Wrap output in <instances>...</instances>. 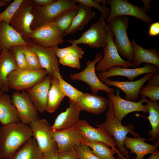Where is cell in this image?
I'll return each mask as SVG.
<instances>
[{
    "label": "cell",
    "mask_w": 159,
    "mask_h": 159,
    "mask_svg": "<svg viewBox=\"0 0 159 159\" xmlns=\"http://www.w3.org/2000/svg\"><path fill=\"white\" fill-rule=\"evenodd\" d=\"M0 158L10 159L32 136L29 125L21 122L2 125L0 127Z\"/></svg>",
    "instance_id": "cell-1"
},
{
    "label": "cell",
    "mask_w": 159,
    "mask_h": 159,
    "mask_svg": "<svg viewBox=\"0 0 159 159\" xmlns=\"http://www.w3.org/2000/svg\"><path fill=\"white\" fill-rule=\"evenodd\" d=\"M108 109L106 112V119L102 123L96 125L97 128L105 130L108 132L112 136L116 143L117 147L121 155L130 158L129 150L124 146V141L129 133H130L135 137H140L139 134L134 130V127L129 124L125 126L115 117L114 114L113 106L111 100L109 98Z\"/></svg>",
    "instance_id": "cell-2"
},
{
    "label": "cell",
    "mask_w": 159,
    "mask_h": 159,
    "mask_svg": "<svg viewBox=\"0 0 159 159\" xmlns=\"http://www.w3.org/2000/svg\"><path fill=\"white\" fill-rule=\"evenodd\" d=\"M129 21L127 16H119L115 17L107 24L113 32L114 42L118 53L130 61H132L134 54L127 33Z\"/></svg>",
    "instance_id": "cell-3"
},
{
    "label": "cell",
    "mask_w": 159,
    "mask_h": 159,
    "mask_svg": "<svg viewBox=\"0 0 159 159\" xmlns=\"http://www.w3.org/2000/svg\"><path fill=\"white\" fill-rule=\"evenodd\" d=\"M76 0H58L46 6L34 4V19L30 26L32 30L47 23L52 22L54 19L63 11L78 7Z\"/></svg>",
    "instance_id": "cell-4"
},
{
    "label": "cell",
    "mask_w": 159,
    "mask_h": 159,
    "mask_svg": "<svg viewBox=\"0 0 159 159\" xmlns=\"http://www.w3.org/2000/svg\"><path fill=\"white\" fill-rule=\"evenodd\" d=\"M34 6L33 0H24L9 23L27 43L33 32L30 26L34 19Z\"/></svg>",
    "instance_id": "cell-5"
},
{
    "label": "cell",
    "mask_w": 159,
    "mask_h": 159,
    "mask_svg": "<svg viewBox=\"0 0 159 159\" xmlns=\"http://www.w3.org/2000/svg\"><path fill=\"white\" fill-rule=\"evenodd\" d=\"M47 74L45 69L34 71L19 69L9 73L7 80L9 87L17 91H26L41 82Z\"/></svg>",
    "instance_id": "cell-6"
},
{
    "label": "cell",
    "mask_w": 159,
    "mask_h": 159,
    "mask_svg": "<svg viewBox=\"0 0 159 159\" xmlns=\"http://www.w3.org/2000/svg\"><path fill=\"white\" fill-rule=\"evenodd\" d=\"M102 58L100 52H97L95 55L93 61L89 60L86 62V67L82 71L74 73L70 75V78L73 80H78L84 82L90 87L94 94H97L100 90L105 91L107 94H114L115 90L106 85L102 82L98 78L95 72L96 64Z\"/></svg>",
    "instance_id": "cell-7"
},
{
    "label": "cell",
    "mask_w": 159,
    "mask_h": 159,
    "mask_svg": "<svg viewBox=\"0 0 159 159\" xmlns=\"http://www.w3.org/2000/svg\"><path fill=\"white\" fill-rule=\"evenodd\" d=\"M109 27L107 24L100 17L96 22L82 33L81 37L76 39L65 41L72 44H85L91 48L102 47L106 44Z\"/></svg>",
    "instance_id": "cell-8"
},
{
    "label": "cell",
    "mask_w": 159,
    "mask_h": 159,
    "mask_svg": "<svg viewBox=\"0 0 159 159\" xmlns=\"http://www.w3.org/2000/svg\"><path fill=\"white\" fill-rule=\"evenodd\" d=\"M113 38V32L109 27L106 44L103 49L104 56L95 67V70L100 73L105 72L110 68L115 66L125 68L130 67H135L132 62L125 61L120 57L114 44Z\"/></svg>",
    "instance_id": "cell-9"
},
{
    "label": "cell",
    "mask_w": 159,
    "mask_h": 159,
    "mask_svg": "<svg viewBox=\"0 0 159 159\" xmlns=\"http://www.w3.org/2000/svg\"><path fill=\"white\" fill-rule=\"evenodd\" d=\"M106 3L110 7L107 24L115 17L121 16H132L147 24L153 23L150 16L143 8L132 4L127 0H106Z\"/></svg>",
    "instance_id": "cell-10"
},
{
    "label": "cell",
    "mask_w": 159,
    "mask_h": 159,
    "mask_svg": "<svg viewBox=\"0 0 159 159\" xmlns=\"http://www.w3.org/2000/svg\"><path fill=\"white\" fill-rule=\"evenodd\" d=\"M76 125L83 137V141L105 143L116 152L119 158L130 159L122 156L115 148V147L117 146L116 143L112 135L107 130L93 127L85 120H80L77 122Z\"/></svg>",
    "instance_id": "cell-11"
},
{
    "label": "cell",
    "mask_w": 159,
    "mask_h": 159,
    "mask_svg": "<svg viewBox=\"0 0 159 159\" xmlns=\"http://www.w3.org/2000/svg\"><path fill=\"white\" fill-rule=\"evenodd\" d=\"M62 34L52 22L47 23L33 30L31 40L44 47H58L65 42Z\"/></svg>",
    "instance_id": "cell-12"
},
{
    "label": "cell",
    "mask_w": 159,
    "mask_h": 159,
    "mask_svg": "<svg viewBox=\"0 0 159 159\" xmlns=\"http://www.w3.org/2000/svg\"><path fill=\"white\" fill-rule=\"evenodd\" d=\"M12 104L15 107L21 122L29 125L38 118L37 111L27 92L13 93L11 96Z\"/></svg>",
    "instance_id": "cell-13"
},
{
    "label": "cell",
    "mask_w": 159,
    "mask_h": 159,
    "mask_svg": "<svg viewBox=\"0 0 159 159\" xmlns=\"http://www.w3.org/2000/svg\"><path fill=\"white\" fill-rule=\"evenodd\" d=\"M29 125L32 129L33 138L42 153L57 149V144L51 135V126L47 121L38 117Z\"/></svg>",
    "instance_id": "cell-14"
},
{
    "label": "cell",
    "mask_w": 159,
    "mask_h": 159,
    "mask_svg": "<svg viewBox=\"0 0 159 159\" xmlns=\"http://www.w3.org/2000/svg\"><path fill=\"white\" fill-rule=\"evenodd\" d=\"M28 43L37 54L43 68L51 77L55 76V73L60 74L59 62L56 54L58 47H44L30 40Z\"/></svg>",
    "instance_id": "cell-15"
},
{
    "label": "cell",
    "mask_w": 159,
    "mask_h": 159,
    "mask_svg": "<svg viewBox=\"0 0 159 159\" xmlns=\"http://www.w3.org/2000/svg\"><path fill=\"white\" fill-rule=\"evenodd\" d=\"M51 134L57 144L58 153L74 148L84 140L82 135L76 125L66 130L52 131Z\"/></svg>",
    "instance_id": "cell-16"
},
{
    "label": "cell",
    "mask_w": 159,
    "mask_h": 159,
    "mask_svg": "<svg viewBox=\"0 0 159 159\" xmlns=\"http://www.w3.org/2000/svg\"><path fill=\"white\" fill-rule=\"evenodd\" d=\"M116 94H108L107 96L112 101L114 114L116 118L121 122L123 118L129 113L134 112L141 111L148 113L147 105H143V102L140 100L135 102L122 98L120 96V90L117 89Z\"/></svg>",
    "instance_id": "cell-17"
},
{
    "label": "cell",
    "mask_w": 159,
    "mask_h": 159,
    "mask_svg": "<svg viewBox=\"0 0 159 159\" xmlns=\"http://www.w3.org/2000/svg\"><path fill=\"white\" fill-rule=\"evenodd\" d=\"M159 69L154 65L146 64L144 67L133 69L124 68L119 66L112 67L106 72H97L98 79L102 82L109 77L115 76H121L127 77L130 81H132L136 77L143 74H155L159 72Z\"/></svg>",
    "instance_id": "cell-18"
},
{
    "label": "cell",
    "mask_w": 159,
    "mask_h": 159,
    "mask_svg": "<svg viewBox=\"0 0 159 159\" xmlns=\"http://www.w3.org/2000/svg\"><path fill=\"white\" fill-rule=\"evenodd\" d=\"M153 74L152 73H147L142 78L134 81H112L107 78L102 82L108 87L113 86L120 89L125 94V100L135 102L139 98L141 88Z\"/></svg>",
    "instance_id": "cell-19"
},
{
    "label": "cell",
    "mask_w": 159,
    "mask_h": 159,
    "mask_svg": "<svg viewBox=\"0 0 159 159\" xmlns=\"http://www.w3.org/2000/svg\"><path fill=\"white\" fill-rule=\"evenodd\" d=\"M51 77L48 75L41 82L26 90L34 106L40 112L46 111Z\"/></svg>",
    "instance_id": "cell-20"
},
{
    "label": "cell",
    "mask_w": 159,
    "mask_h": 159,
    "mask_svg": "<svg viewBox=\"0 0 159 159\" xmlns=\"http://www.w3.org/2000/svg\"><path fill=\"white\" fill-rule=\"evenodd\" d=\"M68 102L69 107L58 115L54 124L51 126L52 131H60L70 128L75 126L80 120L81 110L75 102L69 99Z\"/></svg>",
    "instance_id": "cell-21"
},
{
    "label": "cell",
    "mask_w": 159,
    "mask_h": 159,
    "mask_svg": "<svg viewBox=\"0 0 159 159\" xmlns=\"http://www.w3.org/2000/svg\"><path fill=\"white\" fill-rule=\"evenodd\" d=\"M75 103L81 110L98 114L103 113L107 108L108 100L93 94L82 93Z\"/></svg>",
    "instance_id": "cell-22"
},
{
    "label": "cell",
    "mask_w": 159,
    "mask_h": 159,
    "mask_svg": "<svg viewBox=\"0 0 159 159\" xmlns=\"http://www.w3.org/2000/svg\"><path fill=\"white\" fill-rule=\"evenodd\" d=\"M28 44L9 24L0 22V54L4 48L9 50L13 46Z\"/></svg>",
    "instance_id": "cell-23"
},
{
    "label": "cell",
    "mask_w": 159,
    "mask_h": 159,
    "mask_svg": "<svg viewBox=\"0 0 159 159\" xmlns=\"http://www.w3.org/2000/svg\"><path fill=\"white\" fill-rule=\"evenodd\" d=\"M134 56L132 63L135 67L143 63L154 65L159 68V53L155 48L146 49L141 47L132 39L131 40Z\"/></svg>",
    "instance_id": "cell-24"
},
{
    "label": "cell",
    "mask_w": 159,
    "mask_h": 159,
    "mask_svg": "<svg viewBox=\"0 0 159 159\" xmlns=\"http://www.w3.org/2000/svg\"><path fill=\"white\" fill-rule=\"evenodd\" d=\"M19 69L10 51L4 48L0 55V88L8 92L9 87L7 77L11 72Z\"/></svg>",
    "instance_id": "cell-25"
},
{
    "label": "cell",
    "mask_w": 159,
    "mask_h": 159,
    "mask_svg": "<svg viewBox=\"0 0 159 159\" xmlns=\"http://www.w3.org/2000/svg\"><path fill=\"white\" fill-rule=\"evenodd\" d=\"M146 140V139L143 137L132 138L126 136L123 144L125 146L126 149L130 150L131 153L136 154V157L133 159H143L145 155L153 153L159 147L145 143Z\"/></svg>",
    "instance_id": "cell-26"
},
{
    "label": "cell",
    "mask_w": 159,
    "mask_h": 159,
    "mask_svg": "<svg viewBox=\"0 0 159 159\" xmlns=\"http://www.w3.org/2000/svg\"><path fill=\"white\" fill-rule=\"evenodd\" d=\"M140 100L147 103L149 116L146 117L149 120L152 127L148 133L151 137L146 140L155 142L159 145V103L158 101H152L148 100L146 97L141 96Z\"/></svg>",
    "instance_id": "cell-27"
},
{
    "label": "cell",
    "mask_w": 159,
    "mask_h": 159,
    "mask_svg": "<svg viewBox=\"0 0 159 159\" xmlns=\"http://www.w3.org/2000/svg\"><path fill=\"white\" fill-rule=\"evenodd\" d=\"M79 9L74 18L69 28L63 35V37L68 34H73L83 29L85 26L95 16V13L92 7L79 3Z\"/></svg>",
    "instance_id": "cell-28"
},
{
    "label": "cell",
    "mask_w": 159,
    "mask_h": 159,
    "mask_svg": "<svg viewBox=\"0 0 159 159\" xmlns=\"http://www.w3.org/2000/svg\"><path fill=\"white\" fill-rule=\"evenodd\" d=\"M20 122L16 109L9 95H0V122L2 124Z\"/></svg>",
    "instance_id": "cell-29"
},
{
    "label": "cell",
    "mask_w": 159,
    "mask_h": 159,
    "mask_svg": "<svg viewBox=\"0 0 159 159\" xmlns=\"http://www.w3.org/2000/svg\"><path fill=\"white\" fill-rule=\"evenodd\" d=\"M51 85L48 95L46 111L52 113L59 107L65 96L61 87L59 80L55 76L51 77Z\"/></svg>",
    "instance_id": "cell-30"
},
{
    "label": "cell",
    "mask_w": 159,
    "mask_h": 159,
    "mask_svg": "<svg viewBox=\"0 0 159 159\" xmlns=\"http://www.w3.org/2000/svg\"><path fill=\"white\" fill-rule=\"evenodd\" d=\"M42 155L36 141L32 137L10 159H41Z\"/></svg>",
    "instance_id": "cell-31"
},
{
    "label": "cell",
    "mask_w": 159,
    "mask_h": 159,
    "mask_svg": "<svg viewBox=\"0 0 159 159\" xmlns=\"http://www.w3.org/2000/svg\"><path fill=\"white\" fill-rule=\"evenodd\" d=\"M79 9V6L67 10L58 15L53 21L63 35L70 26Z\"/></svg>",
    "instance_id": "cell-32"
},
{
    "label": "cell",
    "mask_w": 159,
    "mask_h": 159,
    "mask_svg": "<svg viewBox=\"0 0 159 159\" xmlns=\"http://www.w3.org/2000/svg\"><path fill=\"white\" fill-rule=\"evenodd\" d=\"M82 143L91 149L92 153L100 159H118L114 156L116 152L107 144L100 142H92L83 141Z\"/></svg>",
    "instance_id": "cell-33"
},
{
    "label": "cell",
    "mask_w": 159,
    "mask_h": 159,
    "mask_svg": "<svg viewBox=\"0 0 159 159\" xmlns=\"http://www.w3.org/2000/svg\"><path fill=\"white\" fill-rule=\"evenodd\" d=\"M26 64V69L31 70L44 69L41 66L37 54L28 43L22 46Z\"/></svg>",
    "instance_id": "cell-34"
},
{
    "label": "cell",
    "mask_w": 159,
    "mask_h": 159,
    "mask_svg": "<svg viewBox=\"0 0 159 159\" xmlns=\"http://www.w3.org/2000/svg\"><path fill=\"white\" fill-rule=\"evenodd\" d=\"M55 75L59 80L61 87L65 96L68 97L72 101L76 102L78 97L82 92L65 81L60 74L56 73Z\"/></svg>",
    "instance_id": "cell-35"
},
{
    "label": "cell",
    "mask_w": 159,
    "mask_h": 159,
    "mask_svg": "<svg viewBox=\"0 0 159 159\" xmlns=\"http://www.w3.org/2000/svg\"><path fill=\"white\" fill-rule=\"evenodd\" d=\"M24 0H14L6 9L0 13V22L4 21L9 24L15 13Z\"/></svg>",
    "instance_id": "cell-36"
},
{
    "label": "cell",
    "mask_w": 159,
    "mask_h": 159,
    "mask_svg": "<svg viewBox=\"0 0 159 159\" xmlns=\"http://www.w3.org/2000/svg\"><path fill=\"white\" fill-rule=\"evenodd\" d=\"M84 53L82 48L78 46L76 44H72L71 46L64 48L57 47L56 52L57 57L59 59L70 54H73L80 59L82 58Z\"/></svg>",
    "instance_id": "cell-37"
},
{
    "label": "cell",
    "mask_w": 159,
    "mask_h": 159,
    "mask_svg": "<svg viewBox=\"0 0 159 159\" xmlns=\"http://www.w3.org/2000/svg\"><path fill=\"white\" fill-rule=\"evenodd\" d=\"M9 50L11 52L19 68L21 69H26V62L23 51L22 45L13 46Z\"/></svg>",
    "instance_id": "cell-38"
},
{
    "label": "cell",
    "mask_w": 159,
    "mask_h": 159,
    "mask_svg": "<svg viewBox=\"0 0 159 159\" xmlns=\"http://www.w3.org/2000/svg\"><path fill=\"white\" fill-rule=\"evenodd\" d=\"M141 96L148 97L152 101L159 100V86H153L147 85L142 87L139 92Z\"/></svg>",
    "instance_id": "cell-39"
},
{
    "label": "cell",
    "mask_w": 159,
    "mask_h": 159,
    "mask_svg": "<svg viewBox=\"0 0 159 159\" xmlns=\"http://www.w3.org/2000/svg\"><path fill=\"white\" fill-rule=\"evenodd\" d=\"M77 2L95 8L100 13V17L105 21L110 14V9L101 6L96 0H76Z\"/></svg>",
    "instance_id": "cell-40"
},
{
    "label": "cell",
    "mask_w": 159,
    "mask_h": 159,
    "mask_svg": "<svg viewBox=\"0 0 159 159\" xmlns=\"http://www.w3.org/2000/svg\"><path fill=\"white\" fill-rule=\"evenodd\" d=\"M79 159H100L92 152L90 148L85 144L81 143L75 148Z\"/></svg>",
    "instance_id": "cell-41"
},
{
    "label": "cell",
    "mask_w": 159,
    "mask_h": 159,
    "mask_svg": "<svg viewBox=\"0 0 159 159\" xmlns=\"http://www.w3.org/2000/svg\"><path fill=\"white\" fill-rule=\"evenodd\" d=\"M80 59L74 55L70 54L59 58V62L63 65L79 69L81 67Z\"/></svg>",
    "instance_id": "cell-42"
},
{
    "label": "cell",
    "mask_w": 159,
    "mask_h": 159,
    "mask_svg": "<svg viewBox=\"0 0 159 159\" xmlns=\"http://www.w3.org/2000/svg\"><path fill=\"white\" fill-rule=\"evenodd\" d=\"M58 159H79L75 148L58 153Z\"/></svg>",
    "instance_id": "cell-43"
},
{
    "label": "cell",
    "mask_w": 159,
    "mask_h": 159,
    "mask_svg": "<svg viewBox=\"0 0 159 159\" xmlns=\"http://www.w3.org/2000/svg\"><path fill=\"white\" fill-rule=\"evenodd\" d=\"M41 159H58L57 149L52 150L43 153Z\"/></svg>",
    "instance_id": "cell-44"
},
{
    "label": "cell",
    "mask_w": 159,
    "mask_h": 159,
    "mask_svg": "<svg viewBox=\"0 0 159 159\" xmlns=\"http://www.w3.org/2000/svg\"><path fill=\"white\" fill-rule=\"evenodd\" d=\"M149 34L150 36H155L159 34V22H157L151 23L150 26Z\"/></svg>",
    "instance_id": "cell-45"
},
{
    "label": "cell",
    "mask_w": 159,
    "mask_h": 159,
    "mask_svg": "<svg viewBox=\"0 0 159 159\" xmlns=\"http://www.w3.org/2000/svg\"><path fill=\"white\" fill-rule=\"evenodd\" d=\"M147 85L153 86H159V72L153 74L148 81Z\"/></svg>",
    "instance_id": "cell-46"
},
{
    "label": "cell",
    "mask_w": 159,
    "mask_h": 159,
    "mask_svg": "<svg viewBox=\"0 0 159 159\" xmlns=\"http://www.w3.org/2000/svg\"><path fill=\"white\" fill-rule=\"evenodd\" d=\"M34 4L40 6H46L54 2L55 0H33Z\"/></svg>",
    "instance_id": "cell-47"
},
{
    "label": "cell",
    "mask_w": 159,
    "mask_h": 159,
    "mask_svg": "<svg viewBox=\"0 0 159 159\" xmlns=\"http://www.w3.org/2000/svg\"><path fill=\"white\" fill-rule=\"evenodd\" d=\"M143 4V9L146 12L149 11L150 9V0H142Z\"/></svg>",
    "instance_id": "cell-48"
},
{
    "label": "cell",
    "mask_w": 159,
    "mask_h": 159,
    "mask_svg": "<svg viewBox=\"0 0 159 159\" xmlns=\"http://www.w3.org/2000/svg\"><path fill=\"white\" fill-rule=\"evenodd\" d=\"M148 159H159V151L158 149L156 150Z\"/></svg>",
    "instance_id": "cell-49"
},
{
    "label": "cell",
    "mask_w": 159,
    "mask_h": 159,
    "mask_svg": "<svg viewBox=\"0 0 159 159\" xmlns=\"http://www.w3.org/2000/svg\"><path fill=\"white\" fill-rule=\"evenodd\" d=\"M11 0H0V7L5 6H8L9 3L11 2Z\"/></svg>",
    "instance_id": "cell-50"
},
{
    "label": "cell",
    "mask_w": 159,
    "mask_h": 159,
    "mask_svg": "<svg viewBox=\"0 0 159 159\" xmlns=\"http://www.w3.org/2000/svg\"><path fill=\"white\" fill-rule=\"evenodd\" d=\"M96 1L98 3H102L103 6L104 7H106V0H96Z\"/></svg>",
    "instance_id": "cell-51"
},
{
    "label": "cell",
    "mask_w": 159,
    "mask_h": 159,
    "mask_svg": "<svg viewBox=\"0 0 159 159\" xmlns=\"http://www.w3.org/2000/svg\"><path fill=\"white\" fill-rule=\"evenodd\" d=\"M4 92L1 90L0 88V95L4 94Z\"/></svg>",
    "instance_id": "cell-52"
},
{
    "label": "cell",
    "mask_w": 159,
    "mask_h": 159,
    "mask_svg": "<svg viewBox=\"0 0 159 159\" xmlns=\"http://www.w3.org/2000/svg\"><path fill=\"white\" fill-rule=\"evenodd\" d=\"M0 132H1V129H0Z\"/></svg>",
    "instance_id": "cell-53"
},
{
    "label": "cell",
    "mask_w": 159,
    "mask_h": 159,
    "mask_svg": "<svg viewBox=\"0 0 159 159\" xmlns=\"http://www.w3.org/2000/svg\"><path fill=\"white\" fill-rule=\"evenodd\" d=\"M0 159H1V158H0Z\"/></svg>",
    "instance_id": "cell-54"
}]
</instances>
